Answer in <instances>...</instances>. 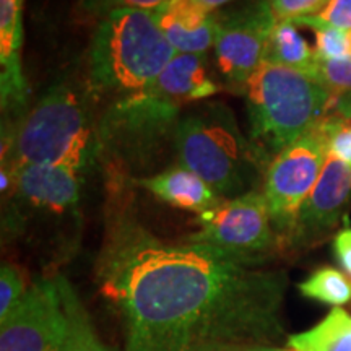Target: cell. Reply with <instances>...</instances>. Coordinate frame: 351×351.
<instances>
[{"label":"cell","instance_id":"1","mask_svg":"<svg viewBox=\"0 0 351 351\" xmlns=\"http://www.w3.org/2000/svg\"><path fill=\"white\" fill-rule=\"evenodd\" d=\"M207 244L160 239L114 215L99 289L119 311L125 351H239L282 333L287 276Z\"/></svg>","mask_w":351,"mask_h":351},{"label":"cell","instance_id":"2","mask_svg":"<svg viewBox=\"0 0 351 351\" xmlns=\"http://www.w3.org/2000/svg\"><path fill=\"white\" fill-rule=\"evenodd\" d=\"M219 91L207 54H176L142 90L106 104L99 114V165L112 181H134L173 148L182 108Z\"/></svg>","mask_w":351,"mask_h":351},{"label":"cell","instance_id":"3","mask_svg":"<svg viewBox=\"0 0 351 351\" xmlns=\"http://www.w3.org/2000/svg\"><path fill=\"white\" fill-rule=\"evenodd\" d=\"M96 104L86 80L72 75L57 80L19 125L2 135V169L51 165L86 178L99 165Z\"/></svg>","mask_w":351,"mask_h":351},{"label":"cell","instance_id":"4","mask_svg":"<svg viewBox=\"0 0 351 351\" xmlns=\"http://www.w3.org/2000/svg\"><path fill=\"white\" fill-rule=\"evenodd\" d=\"M178 163L204 179L221 199L258 191L270 160L245 138L230 108L204 103L182 114L174 138Z\"/></svg>","mask_w":351,"mask_h":351},{"label":"cell","instance_id":"5","mask_svg":"<svg viewBox=\"0 0 351 351\" xmlns=\"http://www.w3.org/2000/svg\"><path fill=\"white\" fill-rule=\"evenodd\" d=\"M178 54L152 12L114 10L96 26L88 54V86L109 103L142 90Z\"/></svg>","mask_w":351,"mask_h":351},{"label":"cell","instance_id":"6","mask_svg":"<svg viewBox=\"0 0 351 351\" xmlns=\"http://www.w3.org/2000/svg\"><path fill=\"white\" fill-rule=\"evenodd\" d=\"M251 142L271 158L333 111V96L301 70L263 62L245 85Z\"/></svg>","mask_w":351,"mask_h":351},{"label":"cell","instance_id":"7","mask_svg":"<svg viewBox=\"0 0 351 351\" xmlns=\"http://www.w3.org/2000/svg\"><path fill=\"white\" fill-rule=\"evenodd\" d=\"M83 179L64 166L25 165L2 169L8 228L21 230L28 219L38 223L78 221Z\"/></svg>","mask_w":351,"mask_h":351},{"label":"cell","instance_id":"8","mask_svg":"<svg viewBox=\"0 0 351 351\" xmlns=\"http://www.w3.org/2000/svg\"><path fill=\"white\" fill-rule=\"evenodd\" d=\"M327 137L322 122L271 158L263 178V195L278 241L288 244L298 213L326 165Z\"/></svg>","mask_w":351,"mask_h":351},{"label":"cell","instance_id":"9","mask_svg":"<svg viewBox=\"0 0 351 351\" xmlns=\"http://www.w3.org/2000/svg\"><path fill=\"white\" fill-rule=\"evenodd\" d=\"M215 60L228 88L244 93L245 85L265 62L276 21L267 0H249L230 10L213 12Z\"/></svg>","mask_w":351,"mask_h":351},{"label":"cell","instance_id":"10","mask_svg":"<svg viewBox=\"0 0 351 351\" xmlns=\"http://www.w3.org/2000/svg\"><path fill=\"white\" fill-rule=\"evenodd\" d=\"M195 223L199 230L187 241L212 245L249 261L263 263L280 243L269 204L258 191L225 199L215 208L197 215Z\"/></svg>","mask_w":351,"mask_h":351},{"label":"cell","instance_id":"11","mask_svg":"<svg viewBox=\"0 0 351 351\" xmlns=\"http://www.w3.org/2000/svg\"><path fill=\"white\" fill-rule=\"evenodd\" d=\"M67 335L60 275L38 280L0 320V351H60Z\"/></svg>","mask_w":351,"mask_h":351},{"label":"cell","instance_id":"12","mask_svg":"<svg viewBox=\"0 0 351 351\" xmlns=\"http://www.w3.org/2000/svg\"><path fill=\"white\" fill-rule=\"evenodd\" d=\"M351 199V168L328 155L317 182L298 213L288 244L306 247L335 228Z\"/></svg>","mask_w":351,"mask_h":351},{"label":"cell","instance_id":"13","mask_svg":"<svg viewBox=\"0 0 351 351\" xmlns=\"http://www.w3.org/2000/svg\"><path fill=\"white\" fill-rule=\"evenodd\" d=\"M23 0H0V99L8 121L25 111L26 82L21 69Z\"/></svg>","mask_w":351,"mask_h":351},{"label":"cell","instance_id":"14","mask_svg":"<svg viewBox=\"0 0 351 351\" xmlns=\"http://www.w3.org/2000/svg\"><path fill=\"white\" fill-rule=\"evenodd\" d=\"M152 13L166 41L178 54H207L213 47V13L195 0H166Z\"/></svg>","mask_w":351,"mask_h":351},{"label":"cell","instance_id":"15","mask_svg":"<svg viewBox=\"0 0 351 351\" xmlns=\"http://www.w3.org/2000/svg\"><path fill=\"white\" fill-rule=\"evenodd\" d=\"M134 186L143 187L165 204L176 208L191 210L197 215L207 212L223 200L204 179L182 166H171L160 173L143 176L130 181Z\"/></svg>","mask_w":351,"mask_h":351},{"label":"cell","instance_id":"16","mask_svg":"<svg viewBox=\"0 0 351 351\" xmlns=\"http://www.w3.org/2000/svg\"><path fill=\"white\" fill-rule=\"evenodd\" d=\"M288 348L296 351H351V315L333 307L313 328L288 339Z\"/></svg>","mask_w":351,"mask_h":351},{"label":"cell","instance_id":"17","mask_svg":"<svg viewBox=\"0 0 351 351\" xmlns=\"http://www.w3.org/2000/svg\"><path fill=\"white\" fill-rule=\"evenodd\" d=\"M265 62L301 70L313 77L317 57L314 47L302 38L295 21H278L270 36Z\"/></svg>","mask_w":351,"mask_h":351},{"label":"cell","instance_id":"18","mask_svg":"<svg viewBox=\"0 0 351 351\" xmlns=\"http://www.w3.org/2000/svg\"><path fill=\"white\" fill-rule=\"evenodd\" d=\"M60 288L67 313V335L60 351H114L98 339L85 307L64 276H60Z\"/></svg>","mask_w":351,"mask_h":351},{"label":"cell","instance_id":"19","mask_svg":"<svg viewBox=\"0 0 351 351\" xmlns=\"http://www.w3.org/2000/svg\"><path fill=\"white\" fill-rule=\"evenodd\" d=\"M298 288L304 298L333 307H340L351 301V280L333 267H320Z\"/></svg>","mask_w":351,"mask_h":351},{"label":"cell","instance_id":"20","mask_svg":"<svg viewBox=\"0 0 351 351\" xmlns=\"http://www.w3.org/2000/svg\"><path fill=\"white\" fill-rule=\"evenodd\" d=\"M298 26H306L314 32L315 38V57L320 60L340 59V57L351 56V32L328 26L317 21L313 16L296 20Z\"/></svg>","mask_w":351,"mask_h":351},{"label":"cell","instance_id":"21","mask_svg":"<svg viewBox=\"0 0 351 351\" xmlns=\"http://www.w3.org/2000/svg\"><path fill=\"white\" fill-rule=\"evenodd\" d=\"M313 78L333 96L351 95V56L332 60L317 59Z\"/></svg>","mask_w":351,"mask_h":351},{"label":"cell","instance_id":"22","mask_svg":"<svg viewBox=\"0 0 351 351\" xmlns=\"http://www.w3.org/2000/svg\"><path fill=\"white\" fill-rule=\"evenodd\" d=\"M327 137V153L351 168V125L345 117L330 114L322 121Z\"/></svg>","mask_w":351,"mask_h":351},{"label":"cell","instance_id":"23","mask_svg":"<svg viewBox=\"0 0 351 351\" xmlns=\"http://www.w3.org/2000/svg\"><path fill=\"white\" fill-rule=\"evenodd\" d=\"M26 291L28 288L20 271L10 263H3L0 269V320L5 319L19 306Z\"/></svg>","mask_w":351,"mask_h":351},{"label":"cell","instance_id":"24","mask_svg":"<svg viewBox=\"0 0 351 351\" xmlns=\"http://www.w3.org/2000/svg\"><path fill=\"white\" fill-rule=\"evenodd\" d=\"M276 21H296L317 15L328 0H267Z\"/></svg>","mask_w":351,"mask_h":351},{"label":"cell","instance_id":"25","mask_svg":"<svg viewBox=\"0 0 351 351\" xmlns=\"http://www.w3.org/2000/svg\"><path fill=\"white\" fill-rule=\"evenodd\" d=\"M166 0H82L80 8L86 15L103 19L114 10H145L153 12Z\"/></svg>","mask_w":351,"mask_h":351},{"label":"cell","instance_id":"26","mask_svg":"<svg viewBox=\"0 0 351 351\" xmlns=\"http://www.w3.org/2000/svg\"><path fill=\"white\" fill-rule=\"evenodd\" d=\"M313 19L324 25L351 32V0H328L324 10Z\"/></svg>","mask_w":351,"mask_h":351},{"label":"cell","instance_id":"27","mask_svg":"<svg viewBox=\"0 0 351 351\" xmlns=\"http://www.w3.org/2000/svg\"><path fill=\"white\" fill-rule=\"evenodd\" d=\"M333 251L339 258L341 269L350 275L351 278V228L341 230L333 239Z\"/></svg>","mask_w":351,"mask_h":351},{"label":"cell","instance_id":"28","mask_svg":"<svg viewBox=\"0 0 351 351\" xmlns=\"http://www.w3.org/2000/svg\"><path fill=\"white\" fill-rule=\"evenodd\" d=\"M199 5H202L207 12H218L219 8L230 5V3L234 2V0H195Z\"/></svg>","mask_w":351,"mask_h":351},{"label":"cell","instance_id":"29","mask_svg":"<svg viewBox=\"0 0 351 351\" xmlns=\"http://www.w3.org/2000/svg\"><path fill=\"white\" fill-rule=\"evenodd\" d=\"M269 345H265V346H252V348H245V350H239V351H267L265 348Z\"/></svg>","mask_w":351,"mask_h":351},{"label":"cell","instance_id":"30","mask_svg":"<svg viewBox=\"0 0 351 351\" xmlns=\"http://www.w3.org/2000/svg\"><path fill=\"white\" fill-rule=\"evenodd\" d=\"M265 350H267V351H296V350H293V348H288V350H280V348H274V346H267Z\"/></svg>","mask_w":351,"mask_h":351}]
</instances>
